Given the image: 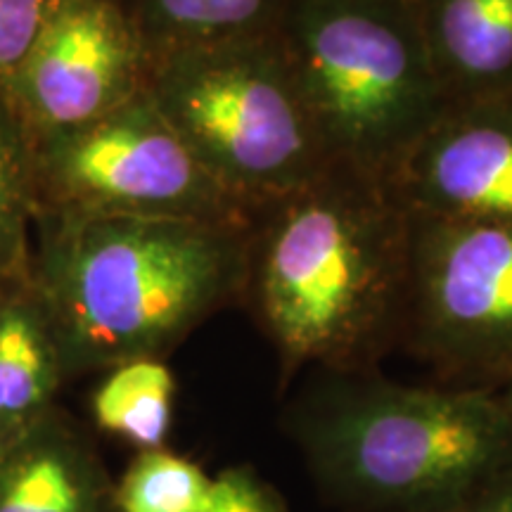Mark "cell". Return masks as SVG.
I'll list each match as a JSON object with an SVG mask.
<instances>
[{
	"label": "cell",
	"mask_w": 512,
	"mask_h": 512,
	"mask_svg": "<svg viewBox=\"0 0 512 512\" xmlns=\"http://www.w3.org/2000/svg\"><path fill=\"white\" fill-rule=\"evenodd\" d=\"M247 228L155 216L38 211L27 280L69 380L164 358L240 302Z\"/></svg>",
	"instance_id": "obj_2"
},
{
	"label": "cell",
	"mask_w": 512,
	"mask_h": 512,
	"mask_svg": "<svg viewBox=\"0 0 512 512\" xmlns=\"http://www.w3.org/2000/svg\"><path fill=\"white\" fill-rule=\"evenodd\" d=\"M38 211L155 216L249 228L254 211L204 169L147 91L36 138Z\"/></svg>",
	"instance_id": "obj_6"
},
{
	"label": "cell",
	"mask_w": 512,
	"mask_h": 512,
	"mask_svg": "<svg viewBox=\"0 0 512 512\" xmlns=\"http://www.w3.org/2000/svg\"><path fill=\"white\" fill-rule=\"evenodd\" d=\"M36 216V138L0 81V275L29 273Z\"/></svg>",
	"instance_id": "obj_15"
},
{
	"label": "cell",
	"mask_w": 512,
	"mask_h": 512,
	"mask_svg": "<svg viewBox=\"0 0 512 512\" xmlns=\"http://www.w3.org/2000/svg\"><path fill=\"white\" fill-rule=\"evenodd\" d=\"M57 0H0V81L10 79L34 48Z\"/></svg>",
	"instance_id": "obj_17"
},
{
	"label": "cell",
	"mask_w": 512,
	"mask_h": 512,
	"mask_svg": "<svg viewBox=\"0 0 512 512\" xmlns=\"http://www.w3.org/2000/svg\"><path fill=\"white\" fill-rule=\"evenodd\" d=\"M202 512H287L283 498L249 467H228L214 475V489Z\"/></svg>",
	"instance_id": "obj_18"
},
{
	"label": "cell",
	"mask_w": 512,
	"mask_h": 512,
	"mask_svg": "<svg viewBox=\"0 0 512 512\" xmlns=\"http://www.w3.org/2000/svg\"><path fill=\"white\" fill-rule=\"evenodd\" d=\"M145 91L254 214L332 164L275 31L152 57Z\"/></svg>",
	"instance_id": "obj_5"
},
{
	"label": "cell",
	"mask_w": 512,
	"mask_h": 512,
	"mask_svg": "<svg viewBox=\"0 0 512 512\" xmlns=\"http://www.w3.org/2000/svg\"><path fill=\"white\" fill-rule=\"evenodd\" d=\"M382 181L411 214L512 226V98L446 105Z\"/></svg>",
	"instance_id": "obj_9"
},
{
	"label": "cell",
	"mask_w": 512,
	"mask_h": 512,
	"mask_svg": "<svg viewBox=\"0 0 512 512\" xmlns=\"http://www.w3.org/2000/svg\"><path fill=\"white\" fill-rule=\"evenodd\" d=\"M214 477L169 448L138 451L119 482H114L117 512H202Z\"/></svg>",
	"instance_id": "obj_16"
},
{
	"label": "cell",
	"mask_w": 512,
	"mask_h": 512,
	"mask_svg": "<svg viewBox=\"0 0 512 512\" xmlns=\"http://www.w3.org/2000/svg\"><path fill=\"white\" fill-rule=\"evenodd\" d=\"M294 432L323 489L349 508L415 512L512 470V413L494 387L354 375L306 401Z\"/></svg>",
	"instance_id": "obj_3"
},
{
	"label": "cell",
	"mask_w": 512,
	"mask_h": 512,
	"mask_svg": "<svg viewBox=\"0 0 512 512\" xmlns=\"http://www.w3.org/2000/svg\"><path fill=\"white\" fill-rule=\"evenodd\" d=\"M275 34L332 164L384 178L446 110L413 0H287Z\"/></svg>",
	"instance_id": "obj_4"
},
{
	"label": "cell",
	"mask_w": 512,
	"mask_h": 512,
	"mask_svg": "<svg viewBox=\"0 0 512 512\" xmlns=\"http://www.w3.org/2000/svg\"><path fill=\"white\" fill-rule=\"evenodd\" d=\"M401 335L448 384L496 387L508 377L512 226L411 214Z\"/></svg>",
	"instance_id": "obj_7"
},
{
	"label": "cell",
	"mask_w": 512,
	"mask_h": 512,
	"mask_svg": "<svg viewBox=\"0 0 512 512\" xmlns=\"http://www.w3.org/2000/svg\"><path fill=\"white\" fill-rule=\"evenodd\" d=\"M176 377L164 358H136L110 368L93 392L98 430L138 451L164 448L174 422Z\"/></svg>",
	"instance_id": "obj_14"
},
{
	"label": "cell",
	"mask_w": 512,
	"mask_h": 512,
	"mask_svg": "<svg viewBox=\"0 0 512 512\" xmlns=\"http://www.w3.org/2000/svg\"><path fill=\"white\" fill-rule=\"evenodd\" d=\"M494 389H496V394L501 396V401L505 403V408H508V411L512 413V373L508 377H503V380L498 382Z\"/></svg>",
	"instance_id": "obj_20"
},
{
	"label": "cell",
	"mask_w": 512,
	"mask_h": 512,
	"mask_svg": "<svg viewBox=\"0 0 512 512\" xmlns=\"http://www.w3.org/2000/svg\"><path fill=\"white\" fill-rule=\"evenodd\" d=\"M411 214L380 176L330 164L256 209L242 302L278 351L283 375L358 373L401 335Z\"/></svg>",
	"instance_id": "obj_1"
},
{
	"label": "cell",
	"mask_w": 512,
	"mask_h": 512,
	"mask_svg": "<svg viewBox=\"0 0 512 512\" xmlns=\"http://www.w3.org/2000/svg\"><path fill=\"white\" fill-rule=\"evenodd\" d=\"M0 512H117L98 446L64 408L0 448Z\"/></svg>",
	"instance_id": "obj_10"
},
{
	"label": "cell",
	"mask_w": 512,
	"mask_h": 512,
	"mask_svg": "<svg viewBox=\"0 0 512 512\" xmlns=\"http://www.w3.org/2000/svg\"><path fill=\"white\" fill-rule=\"evenodd\" d=\"M446 105L512 98V0H413Z\"/></svg>",
	"instance_id": "obj_11"
},
{
	"label": "cell",
	"mask_w": 512,
	"mask_h": 512,
	"mask_svg": "<svg viewBox=\"0 0 512 512\" xmlns=\"http://www.w3.org/2000/svg\"><path fill=\"white\" fill-rule=\"evenodd\" d=\"M147 55L273 34L287 0H124Z\"/></svg>",
	"instance_id": "obj_13"
},
{
	"label": "cell",
	"mask_w": 512,
	"mask_h": 512,
	"mask_svg": "<svg viewBox=\"0 0 512 512\" xmlns=\"http://www.w3.org/2000/svg\"><path fill=\"white\" fill-rule=\"evenodd\" d=\"M67 380L48 313L19 278L0 306V448L53 411Z\"/></svg>",
	"instance_id": "obj_12"
},
{
	"label": "cell",
	"mask_w": 512,
	"mask_h": 512,
	"mask_svg": "<svg viewBox=\"0 0 512 512\" xmlns=\"http://www.w3.org/2000/svg\"><path fill=\"white\" fill-rule=\"evenodd\" d=\"M415 512H512V470L463 496Z\"/></svg>",
	"instance_id": "obj_19"
},
{
	"label": "cell",
	"mask_w": 512,
	"mask_h": 512,
	"mask_svg": "<svg viewBox=\"0 0 512 512\" xmlns=\"http://www.w3.org/2000/svg\"><path fill=\"white\" fill-rule=\"evenodd\" d=\"M150 55L124 0H57L10 79L34 138L72 131L145 91Z\"/></svg>",
	"instance_id": "obj_8"
},
{
	"label": "cell",
	"mask_w": 512,
	"mask_h": 512,
	"mask_svg": "<svg viewBox=\"0 0 512 512\" xmlns=\"http://www.w3.org/2000/svg\"><path fill=\"white\" fill-rule=\"evenodd\" d=\"M24 278H27V275H24ZM19 278H12V275H0V306H3V302H5V297H8V292H10V287L17 283Z\"/></svg>",
	"instance_id": "obj_21"
}]
</instances>
